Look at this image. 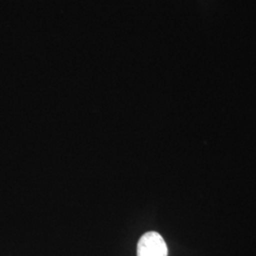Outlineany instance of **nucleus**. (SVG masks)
<instances>
[{
    "instance_id": "1",
    "label": "nucleus",
    "mask_w": 256,
    "mask_h": 256,
    "mask_svg": "<svg viewBox=\"0 0 256 256\" xmlns=\"http://www.w3.org/2000/svg\"><path fill=\"white\" fill-rule=\"evenodd\" d=\"M138 256H167L168 248L164 239L156 232H148L140 238Z\"/></svg>"
}]
</instances>
